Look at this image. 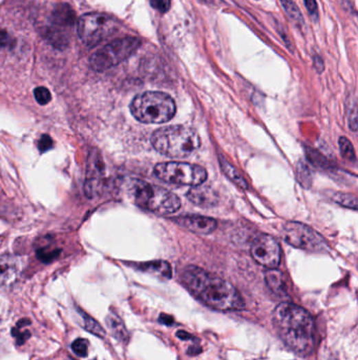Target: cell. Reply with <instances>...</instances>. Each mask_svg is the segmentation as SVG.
Wrapping results in <instances>:
<instances>
[{
    "label": "cell",
    "instance_id": "obj_5",
    "mask_svg": "<svg viewBox=\"0 0 358 360\" xmlns=\"http://www.w3.org/2000/svg\"><path fill=\"white\" fill-rule=\"evenodd\" d=\"M131 195L137 206L156 214H172L181 208L180 198L176 194L162 187L141 180L133 182Z\"/></svg>",
    "mask_w": 358,
    "mask_h": 360
},
{
    "label": "cell",
    "instance_id": "obj_6",
    "mask_svg": "<svg viewBox=\"0 0 358 360\" xmlns=\"http://www.w3.org/2000/svg\"><path fill=\"white\" fill-rule=\"evenodd\" d=\"M118 29V21L107 14H85L77 23L79 37L89 47L100 45L105 39L114 35Z\"/></svg>",
    "mask_w": 358,
    "mask_h": 360
},
{
    "label": "cell",
    "instance_id": "obj_29",
    "mask_svg": "<svg viewBox=\"0 0 358 360\" xmlns=\"http://www.w3.org/2000/svg\"><path fill=\"white\" fill-rule=\"evenodd\" d=\"M13 336L16 338V341H17L18 345H23L25 341H27L29 339L31 333H30L27 330L25 331H21V326H18L13 330Z\"/></svg>",
    "mask_w": 358,
    "mask_h": 360
},
{
    "label": "cell",
    "instance_id": "obj_26",
    "mask_svg": "<svg viewBox=\"0 0 358 360\" xmlns=\"http://www.w3.org/2000/svg\"><path fill=\"white\" fill-rule=\"evenodd\" d=\"M34 96H35L36 101L41 105H47L52 99L51 93L45 87H36L34 89Z\"/></svg>",
    "mask_w": 358,
    "mask_h": 360
},
{
    "label": "cell",
    "instance_id": "obj_25",
    "mask_svg": "<svg viewBox=\"0 0 358 360\" xmlns=\"http://www.w3.org/2000/svg\"><path fill=\"white\" fill-rule=\"evenodd\" d=\"M61 32L56 31V30H51L49 33L47 34V39H49V43H53L55 47H67V39Z\"/></svg>",
    "mask_w": 358,
    "mask_h": 360
},
{
    "label": "cell",
    "instance_id": "obj_17",
    "mask_svg": "<svg viewBox=\"0 0 358 360\" xmlns=\"http://www.w3.org/2000/svg\"><path fill=\"white\" fill-rule=\"evenodd\" d=\"M219 160H220L221 169H222L224 174L226 175L234 184H236L238 188L246 190V189L248 188V184L247 182L245 180L243 175L240 174V171H238L236 167L232 166L230 161L226 160L223 156L219 157Z\"/></svg>",
    "mask_w": 358,
    "mask_h": 360
},
{
    "label": "cell",
    "instance_id": "obj_18",
    "mask_svg": "<svg viewBox=\"0 0 358 360\" xmlns=\"http://www.w3.org/2000/svg\"><path fill=\"white\" fill-rule=\"evenodd\" d=\"M265 279L266 284L273 293L278 294V295H285V282L282 279V274L278 270L268 268V271L266 272Z\"/></svg>",
    "mask_w": 358,
    "mask_h": 360
},
{
    "label": "cell",
    "instance_id": "obj_24",
    "mask_svg": "<svg viewBox=\"0 0 358 360\" xmlns=\"http://www.w3.org/2000/svg\"><path fill=\"white\" fill-rule=\"evenodd\" d=\"M74 353L78 355L79 357H87L89 355V341L82 338L75 340L71 345Z\"/></svg>",
    "mask_w": 358,
    "mask_h": 360
},
{
    "label": "cell",
    "instance_id": "obj_27",
    "mask_svg": "<svg viewBox=\"0 0 358 360\" xmlns=\"http://www.w3.org/2000/svg\"><path fill=\"white\" fill-rule=\"evenodd\" d=\"M348 125L352 131L358 130V105L350 103L348 107Z\"/></svg>",
    "mask_w": 358,
    "mask_h": 360
},
{
    "label": "cell",
    "instance_id": "obj_32",
    "mask_svg": "<svg viewBox=\"0 0 358 360\" xmlns=\"http://www.w3.org/2000/svg\"><path fill=\"white\" fill-rule=\"evenodd\" d=\"M52 146H53V140H52L51 137L43 135L38 142V148L41 152H47L49 149H52Z\"/></svg>",
    "mask_w": 358,
    "mask_h": 360
},
{
    "label": "cell",
    "instance_id": "obj_36",
    "mask_svg": "<svg viewBox=\"0 0 358 360\" xmlns=\"http://www.w3.org/2000/svg\"><path fill=\"white\" fill-rule=\"evenodd\" d=\"M200 1H202V3H214V0H200Z\"/></svg>",
    "mask_w": 358,
    "mask_h": 360
},
{
    "label": "cell",
    "instance_id": "obj_7",
    "mask_svg": "<svg viewBox=\"0 0 358 360\" xmlns=\"http://www.w3.org/2000/svg\"><path fill=\"white\" fill-rule=\"evenodd\" d=\"M140 39L123 37L107 43L89 59V65L97 72L105 71L126 61L140 47Z\"/></svg>",
    "mask_w": 358,
    "mask_h": 360
},
{
    "label": "cell",
    "instance_id": "obj_11",
    "mask_svg": "<svg viewBox=\"0 0 358 360\" xmlns=\"http://www.w3.org/2000/svg\"><path fill=\"white\" fill-rule=\"evenodd\" d=\"M172 220L186 230L198 234H210L218 226L216 220L201 215H186V216L174 218Z\"/></svg>",
    "mask_w": 358,
    "mask_h": 360
},
{
    "label": "cell",
    "instance_id": "obj_15",
    "mask_svg": "<svg viewBox=\"0 0 358 360\" xmlns=\"http://www.w3.org/2000/svg\"><path fill=\"white\" fill-rule=\"evenodd\" d=\"M138 266L141 271L147 272V273L154 274L159 277L170 279L172 276V266L168 262H162V260H156V262H144L140 264Z\"/></svg>",
    "mask_w": 358,
    "mask_h": 360
},
{
    "label": "cell",
    "instance_id": "obj_2",
    "mask_svg": "<svg viewBox=\"0 0 358 360\" xmlns=\"http://www.w3.org/2000/svg\"><path fill=\"white\" fill-rule=\"evenodd\" d=\"M272 325L278 337L300 356L312 353L315 345V325L312 316L292 302H282L274 309Z\"/></svg>",
    "mask_w": 358,
    "mask_h": 360
},
{
    "label": "cell",
    "instance_id": "obj_10",
    "mask_svg": "<svg viewBox=\"0 0 358 360\" xmlns=\"http://www.w3.org/2000/svg\"><path fill=\"white\" fill-rule=\"evenodd\" d=\"M251 255L260 266L267 268H276L280 266V244L276 238L268 234H260L252 242Z\"/></svg>",
    "mask_w": 358,
    "mask_h": 360
},
{
    "label": "cell",
    "instance_id": "obj_16",
    "mask_svg": "<svg viewBox=\"0 0 358 360\" xmlns=\"http://www.w3.org/2000/svg\"><path fill=\"white\" fill-rule=\"evenodd\" d=\"M105 321H107V328L111 331V335L120 341L126 343L127 339H128V332H127L122 319L116 314L111 313L107 315Z\"/></svg>",
    "mask_w": 358,
    "mask_h": 360
},
{
    "label": "cell",
    "instance_id": "obj_1",
    "mask_svg": "<svg viewBox=\"0 0 358 360\" xmlns=\"http://www.w3.org/2000/svg\"><path fill=\"white\" fill-rule=\"evenodd\" d=\"M181 278L186 289L212 309L230 312L245 307L242 296L232 284L204 268L187 266Z\"/></svg>",
    "mask_w": 358,
    "mask_h": 360
},
{
    "label": "cell",
    "instance_id": "obj_31",
    "mask_svg": "<svg viewBox=\"0 0 358 360\" xmlns=\"http://www.w3.org/2000/svg\"><path fill=\"white\" fill-rule=\"evenodd\" d=\"M304 1H305L306 8H307L312 19H313L314 21H317L320 14H318V7L316 0H304Z\"/></svg>",
    "mask_w": 358,
    "mask_h": 360
},
{
    "label": "cell",
    "instance_id": "obj_23",
    "mask_svg": "<svg viewBox=\"0 0 358 360\" xmlns=\"http://www.w3.org/2000/svg\"><path fill=\"white\" fill-rule=\"evenodd\" d=\"M338 145H339V151H341L343 158L350 162H355L356 154L351 141L347 137H341L338 140Z\"/></svg>",
    "mask_w": 358,
    "mask_h": 360
},
{
    "label": "cell",
    "instance_id": "obj_3",
    "mask_svg": "<svg viewBox=\"0 0 358 360\" xmlns=\"http://www.w3.org/2000/svg\"><path fill=\"white\" fill-rule=\"evenodd\" d=\"M152 145L157 152L172 157L183 158L190 156L201 147L200 135L187 125H169L155 131Z\"/></svg>",
    "mask_w": 358,
    "mask_h": 360
},
{
    "label": "cell",
    "instance_id": "obj_37",
    "mask_svg": "<svg viewBox=\"0 0 358 360\" xmlns=\"http://www.w3.org/2000/svg\"><path fill=\"white\" fill-rule=\"evenodd\" d=\"M67 360H76V359H74V358H71V357H69V358H67Z\"/></svg>",
    "mask_w": 358,
    "mask_h": 360
},
{
    "label": "cell",
    "instance_id": "obj_35",
    "mask_svg": "<svg viewBox=\"0 0 358 360\" xmlns=\"http://www.w3.org/2000/svg\"><path fill=\"white\" fill-rule=\"evenodd\" d=\"M177 336L182 340L194 339V336L190 335V334L186 333V332L184 331H179L178 333H177Z\"/></svg>",
    "mask_w": 358,
    "mask_h": 360
},
{
    "label": "cell",
    "instance_id": "obj_8",
    "mask_svg": "<svg viewBox=\"0 0 358 360\" xmlns=\"http://www.w3.org/2000/svg\"><path fill=\"white\" fill-rule=\"evenodd\" d=\"M154 173L162 182L178 186H201L207 179V172L203 167L185 162L158 164Z\"/></svg>",
    "mask_w": 358,
    "mask_h": 360
},
{
    "label": "cell",
    "instance_id": "obj_19",
    "mask_svg": "<svg viewBox=\"0 0 358 360\" xmlns=\"http://www.w3.org/2000/svg\"><path fill=\"white\" fill-rule=\"evenodd\" d=\"M282 8L285 10L287 15L289 16L290 19L295 23L298 27H302L304 25V18L302 15V12L298 9L296 3H294L293 0H280Z\"/></svg>",
    "mask_w": 358,
    "mask_h": 360
},
{
    "label": "cell",
    "instance_id": "obj_20",
    "mask_svg": "<svg viewBox=\"0 0 358 360\" xmlns=\"http://www.w3.org/2000/svg\"><path fill=\"white\" fill-rule=\"evenodd\" d=\"M331 198L335 204H339V206L358 211V198L354 195L339 192L333 193Z\"/></svg>",
    "mask_w": 358,
    "mask_h": 360
},
{
    "label": "cell",
    "instance_id": "obj_22",
    "mask_svg": "<svg viewBox=\"0 0 358 360\" xmlns=\"http://www.w3.org/2000/svg\"><path fill=\"white\" fill-rule=\"evenodd\" d=\"M306 153H307L308 160L316 168L324 169V170L331 168L329 161L317 151L307 148L306 149Z\"/></svg>",
    "mask_w": 358,
    "mask_h": 360
},
{
    "label": "cell",
    "instance_id": "obj_30",
    "mask_svg": "<svg viewBox=\"0 0 358 360\" xmlns=\"http://www.w3.org/2000/svg\"><path fill=\"white\" fill-rule=\"evenodd\" d=\"M150 5L160 13H166L170 9L172 1L170 0H152Z\"/></svg>",
    "mask_w": 358,
    "mask_h": 360
},
{
    "label": "cell",
    "instance_id": "obj_28",
    "mask_svg": "<svg viewBox=\"0 0 358 360\" xmlns=\"http://www.w3.org/2000/svg\"><path fill=\"white\" fill-rule=\"evenodd\" d=\"M298 182L303 184L304 187H306V188L309 187V184H308L307 182L311 184V176H310V171L308 170L307 167L302 165V162H300V164L298 166Z\"/></svg>",
    "mask_w": 358,
    "mask_h": 360
},
{
    "label": "cell",
    "instance_id": "obj_21",
    "mask_svg": "<svg viewBox=\"0 0 358 360\" xmlns=\"http://www.w3.org/2000/svg\"><path fill=\"white\" fill-rule=\"evenodd\" d=\"M81 317L83 319V324H85V329L89 331V333L93 334L97 337L103 338L105 336V330L99 325V322L97 320L93 319L91 316L87 314L81 312Z\"/></svg>",
    "mask_w": 358,
    "mask_h": 360
},
{
    "label": "cell",
    "instance_id": "obj_34",
    "mask_svg": "<svg viewBox=\"0 0 358 360\" xmlns=\"http://www.w3.org/2000/svg\"><path fill=\"white\" fill-rule=\"evenodd\" d=\"M159 320H160L161 324L165 326H172L175 322L174 317L167 315V314H161Z\"/></svg>",
    "mask_w": 358,
    "mask_h": 360
},
{
    "label": "cell",
    "instance_id": "obj_14",
    "mask_svg": "<svg viewBox=\"0 0 358 360\" xmlns=\"http://www.w3.org/2000/svg\"><path fill=\"white\" fill-rule=\"evenodd\" d=\"M188 200L200 207L212 206L216 202V196L214 191L207 187H194L187 193Z\"/></svg>",
    "mask_w": 358,
    "mask_h": 360
},
{
    "label": "cell",
    "instance_id": "obj_33",
    "mask_svg": "<svg viewBox=\"0 0 358 360\" xmlns=\"http://www.w3.org/2000/svg\"><path fill=\"white\" fill-rule=\"evenodd\" d=\"M314 61V67H315L316 71L318 72V73H322V72L324 71V69H325V63H324L323 59H322V57L318 56V55H315L313 59Z\"/></svg>",
    "mask_w": 358,
    "mask_h": 360
},
{
    "label": "cell",
    "instance_id": "obj_12",
    "mask_svg": "<svg viewBox=\"0 0 358 360\" xmlns=\"http://www.w3.org/2000/svg\"><path fill=\"white\" fill-rule=\"evenodd\" d=\"M21 262L12 255H3L1 258V284L9 286L17 279L21 273Z\"/></svg>",
    "mask_w": 358,
    "mask_h": 360
},
{
    "label": "cell",
    "instance_id": "obj_13",
    "mask_svg": "<svg viewBox=\"0 0 358 360\" xmlns=\"http://www.w3.org/2000/svg\"><path fill=\"white\" fill-rule=\"evenodd\" d=\"M52 21L61 27H71L76 23V13L67 3L57 5L52 13Z\"/></svg>",
    "mask_w": 358,
    "mask_h": 360
},
{
    "label": "cell",
    "instance_id": "obj_9",
    "mask_svg": "<svg viewBox=\"0 0 358 360\" xmlns=\"http://www.w3.org/2000/svg\"><path fill=\"white\" fill-rule=\"evenodd\" d=\"M280 235L288 244L300 250L325 252L329 248L325 238L320 233L300 222H286L282 226Z\"/></svg>",
    "mask_w": 358,
    "mask_h": 360
},
{
    "label": "cell",
    "instance_id": "obj_4",
    "mask_svg": "<svg viewBox=\"0 0 358 360\" xmlns=\"http://www.w3.org/2000/svg\"><path fill=\"white\" fill-rule=\"evenodd\" d=\"M131 114L143 123H164L174 118L177 107L166 93L148 91L137 95L131 105Z\"/></svg>",
    "mask_w": 358,
    "mask_h": 360
}]
</instances>
